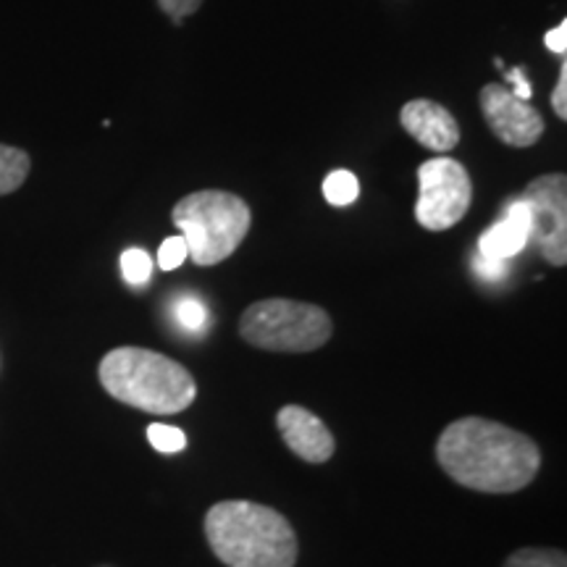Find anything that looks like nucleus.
<instances>
[{"label":"nucleus","instance_id":"1","mask_svg":"<svg viewBox=\"0 0 567 567\" xmlns=\"http://www.w3.org/2000/svg\"><path fill=\"white\" fill-rule=\"evenodd\" d=\"M436 460L460 486L484 494H515L536 478L542 450L509 425L471 415L442 431Z\"/></svg>","mask_w":567,"mask_h":567},{"label":"nucleus","instance_id":"2","mask_svg":"<svg viewBox=\"0 0 567 567\" xmlns=\"http://www.w3.org/2000/svg\"><path fill=\"white\" fill-rule=\"evenodd\" d=\"M205 538L226 567H295L300 555L287 517L258 502H216L205 515Z\"/></svg>","mask_w":567,"mask_h":567},{"label":"nucleus","instance_id":"3","mask_svg":"<svg viewBox=\"0 0 567 567\" xmlns=\"http://www.w3.org/2000/svg\"><path fill=\"white\" fill-rule=\"evenodd\" d=\"M101 384L113 400L153 415H176L197 396L195 375L179 360L145 347H118L101 360Z\"/></svg>","mask_w":567,"mask_h":567},{"label":"nucleus","instance_id":"4","mask_svg":"<svg viewBox=\"0 0 567 567\" xmlns=\"http://www.w3.org/2000/svg\"><path fill=\"white\" fill-rule=\"evenodd\" d=\"M172 218L197 266H216L231 258L250 231V208L239 195L200 189L174 205Z\"/></svg>","mask_w":567,"mask_h":567},{"label":"nucleus","instance_id":"5","mask_svg":"<svg viewBox=\"0 0 567 567\" xmlns=\"http://www.w3.org/2000/svg\"><path fill=\"white\" fill-rule=\"evenodd\" d=\"M239 334L258 350L302 354L329 342L334 334V323L318 305L274 297V300L252 302L245 310Z\"/></svg>","mask_w":567,"mask_h":567},{"label":"nucleus","instance_id":"6","mask_svg":"<svg viewBox=\"0 0 567 567\" xmlns=\"http://www.w3.org/2000/svg\"><path fill=\"white\" fill-rule=\"evenodd\" d=\"M421 195L415 218L425 231H446L465 218L473 203V182L455 158H431L417 168Z\"/></svg>","mask_w":567,"mask_h":567},{"label":"nucleus","instance_id":"7","mask_svg":"<svg viewBox=\"0 0 567 567\" xmlns=\"http://www.w3.org/2000/svg\"><path fill=\"white\" fill-rule=\"evenodd\" d=\"M520 200L530 213V239L538 255L551 266L567 264V179L565 174H544L528 182Z\"/></svg>","mask_w":567,"mask_h":567},{"label":"nucleus","instance_id":"8","mask_svg":"<svg viewBox=\"0 0 567 567\" xmlns=\"http://www.w3.org/2000/svg\"><path fill=\"white\" fill-rule=\"evenodd\" d=\"M488 130L509 147H530L542 140L544 118L528 101H520L502 84H486L478 95Z\"/></svg>","mask_w":567,"mask_h":567},{"label":"nucleus","instance_id":"9","mask_svg":"<svg viewBox=\"0 0 567 567\" xmlns=\"http://www.w3.org/2000/svg\"><path fill=\"white\" fill-rule=\"evenodd\" d=\"M276 425H279L284 444H287L297 457L305 460V463L321 465L326 460L334 457V434H331L329 425H326L316 413H310L308 408L284 405L279 413H276Z\"/></svg>","mask_w":567,"mask_h":567},{"label":"nucleus","instance_id":"10","mask_svg":"<svg viewBox=\"0 0 567 567\" xmlns=\"http://www.w3.org/2000/svg\"><path fill=\"white\" fill-rule=\"evenodd\" d=\"M402 130H405L415 142H421L423 147L436 153H446L452 147H457L460 142V126L450 111L436 101H417L405 103V109L400 113Z\"/></svg>","mask_w":567,"mask_h":567},{"label":"nucleus","instance_id":"11","mask_svg":"<svg viewBox=\"0 0 567 567\" xmlns=\"http://www.w3.org/2000/svg\"><path fill=\"white\" fill-rule=\"evenodd\" d=\"M530 239V213L528 205L517 197L507 205L505 218L481 234L478 252L494 260H509L528 247Z\"/></svg>","mask_w":567,"mask_h":567},{"label":"nucleus","instance_id":"12","mask_svg":"<svg viewBox=\"0 0 567 567\" xmlns=\"http://www.w3.org/2000/svg\"><path fill=\"white\" fill-rule=\"evenodd\" d=\"M30 168L32 161L24 151L0 145V195L17 193L21 184L27 182V176H30Z\"/></svg>","mask_w":567,"mask_h":567},{"label":"nucleus","instance_id":"13","mask_svg":"<svg viewBox=\"0 0 567 567\" xmlns=\"http://www.w3.org/2000/svg\"><path fill=\"white\" fill-rule=\"evenodd\" d=\"M323 197L331 205H337V208H347V205H352L360 197L358 176L352 172H344V168L329 174L323 179Z\"/></svg>","mask_w":567,"mask_h":567},{"label":"nucleus","instance_id":"14","mask_svg":"<svg viewBox=\"0 0 567 567\" xmlns=\"http://www.w3.org/2000/svg\"><path fill=\"white\" fill-rule=\"evenodd\" d=\"M505 567H567L565 551L523 547L505 559Z\"/></svg>","mask_w":567,"mask_h":567},{"label":"nucleus","instance_id":"15","mask_svg":"<svg viewBox=\"0 0 567 567\" xmlns=\"http://www.w3.org/2000/svg\"><path fill=\"white\" fill-rule=\"evenodd\" d=\"M122 276L134 287H142L153 276V258L145 250H140V247H130L122 255Z\"/></svg>","mask_w":567,"mask_h":567},{"label":"nucleus","instance_id":"16","mask_svg":"<svg viewBox=\"0 0 567 567\" xmlns=\"http://www.w3.org/2000/svg\"><path fill=\"white\" fill-rule=\"evenodd\" d=\"M147 442L153 444V450L163 452V455H174V452H182L187 446V436H184L182 429H174V425L153 423L147 429Z\"/></svg>","mask_w":567,"mask_h":567},{"label":"nucleus","instance_id":"17","mask_svg":"<svg viewBox=\"0 0 567 567\" xmlns=\"http://www.w3.org/2000/svg\"><path fill=\"white\" fill-rule=\"evenodd\" d=\"M176 321H179L187 331H203L205 321H208V310L197 297H182L174 308Z\"/></svg>","mask_w":567,"mask_h":567},{"label":"nucleus","instance_id":"18","mask_svg":"<svg viewBox=\"0 0 567 567\" xmlns=\"http://www.w3.org/2000/svg\"><path fill=\"white\" fill-rule=\"evenodd\" d=\"M187 258H189V252H187V245H184L182 237H168L158 250V266L163 268V271H174V268H179Z\"/></svg>","mask_w":567,"mask_h":567},{"label":"nucleus","instance_id":"19","mask_svg":"<svg viewBox=\"0 0 567 567\" xmlns=\"http://www.w3.org/2000/svg\"><path fill=\"white\" fill-rule=\"evenodd\" d=\"M473 271H476L481 279L486 281H502L507 276V260H494V258H486V255H476L473 258Z\"/></svg>","mask_w":567,"mask_h":567},{"label":"nucleus","instance_id":"20","mask_svg":"<svg viewBox=\"0 0 567 567\" xmlns=\"http://www.w3.org/2000/svg\"><path fill=\"white\" fill-rule=\"evenodd\" d=\"M158 6L172 17L174 24H182L184 17H189V13L200 9L203 0H158Z\"/></svg>","mask_w":567,"mask_h":567},{"label":"nucleus","instance_id":"21","mask_svg":"<svg viewBox=\"0 0 567 567\" xmlns=\"http://www.w3.org/2000/svg\"><path fill=\"white\" fill-rule=\"evenodd\" d=\"M551 109L559 118H567V61H563V66H559V80H557V87L551 92Z\"/></svg>","mask_w":567,"mask_h":567},{"label":"nucleus","instance_id":"22","mask_svg":"<svg viewBox=\"0 0 567 567\" xmlns=\"http://www.w3.org/2000/svg\"><path fill=\"white\" fill-rule=\"evenodd\" d=\"M544 42H547V48L551 53L565 55L567 53V21L563 19L557 24V30H549L547 38H544Z\"/></svg>","mask_w":567,"mask_h":567},{"label":"nucleus","instance_id":"23","mask_svg":"<svg viewBox=\"0 0 567 567\" xmlns=\"http://www.w3.org/2000/svg\"><path fill=\"white\" fill-rule=\"evenodd\" d=\"M507 80L515 84V90H509L515 97H520V101H530V92H534V90H530V84H528L526 74H523L520 66H515L513 71H507Z\"/></svg>","mask_w":567,"mask_h":567}]
</instances>
